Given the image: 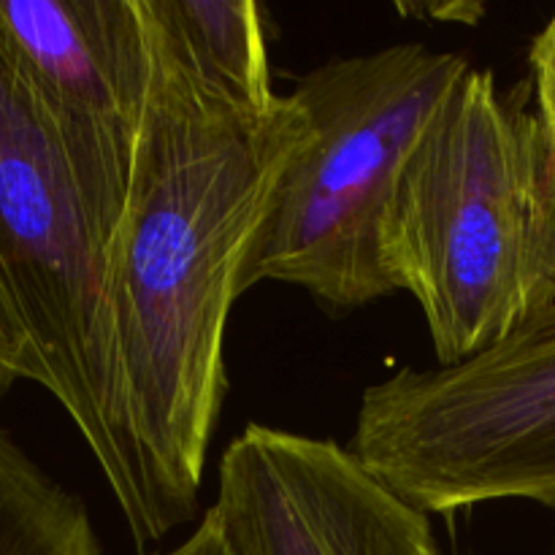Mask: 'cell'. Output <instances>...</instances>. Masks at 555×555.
<instances>
[{
  "instance_id": "1",
  "label": "cell",
  "mask_w": 555,
  "mask_h": 555,
  "mask_svg": "<svg viewBox=\"0 0 555 555\" xmlns=\"http://www.w3.org/2000/svg\"><path fill=\"white\" fill-rule=\"evenodd\" d=\"M152 41L150 103L106 271L125 410L163 540L198 507L238 271L307 117L293 95L238 112L182 68L155 27Z\"/></svg>"
},
{
  "instance_id": "2",
  "label": "cell",
  "mask_w": 555,
  "mask_h": 555,
  "mask_svg": "<svg viewBox=\"0 0 555 555\" xmlns=\"http://www.w3.org/2000/svg\"><path fill=\"white\" fill-rule=\"evenodd\" d=\"M383 263L421 307L439 366L555 304V168L537 114L493 70L469 65L417 139Z\"/></svg>"
},
{
  "instance_id": "3",
  "label": "cell",
  "mask_w": 555,
  "mask_h": 555,
  "mask_svg": "<svg viewBox=\"0 0 555 555\" xmlns=\"http://www.w3.org/2000/svg\"><path fill=\"white\" fill-rule=\"evenodd\" d=\"M469 65L412 41L301 76L291 95L307 135L271 190L238 296L280 282L339 318L396 293L383 263L385 217L417 139Z\"/></svg>"
},
{
  "instance_id": "4",
  "label": "cell",
  "mask_w": 555,
  "mask_h": 555,
  "mask_svg": "<svg viewBox=\"0 0 555 555\" xmlns=\"http://www.w3.org/2000/svg\"><path fill=\"white\" fill-rule=\"evenodd\" d=\"M0 282L43 372L101 466L139 551L157 540L130 434L108 307L106 244L79 182L0 54Z\"/></svg>"
},
{
  "instance_id": "5",
  "label": "cell",
  "mask_w": 555,
  "mask_h": 555,
  "mask_svg": "<svg viewBox=\"0 0 555 555\" xmlns=\"http://www.w3.org/2000/svg\"><path fill=\"white\" fill-rule=\"evenodd\" d=\"M347 450L426 515L555 509V304L464 361L369 385Z\"/></svg>"
},
{
  "instance_id": "6",
  "label": "cell",
  "mask_w": 555,
  "mask_h": 555,
  "mask_svg": "<svg viewBox=\"0 0 555 555\" xmlns=\"http://www.w3.org/2000/svg\"><path fill=\"white\" fill-rule=\"evenodd\" d=\"M0 54L57 139L108 255L155 74L144 0H0Z\"/></svg>"
},
{
  "instance_id": "7",
  "label": "cell",
  "mask_w": 555,
  "mask_h": 555,
  "mask_svg": "<svg viewBox=\"0 0 555 555\" xmlns=\"http://www.w3.org/2000/svg\"><path fill=\"white\" fill-rule=\"evenodd\" d=\"M209 509L236 555H439L431 515L350 450L260 423L222 453Z\"/></svg>"
},
{
  "instance_id": "8",
  "label": "cell",
  "mask_w": 555,
  "mask_h": 555,
  "mask_svg": "<svg viewBox=\"0 0 555 555\" xmlns=\"http://www.w3.org/2000/svg\"><path fill=\"white\" fill-rule=\"evenodd\" d=\"M163 47L228 106L263 114L276 106L266 27L255 0H144Z\"/></svg>"
},
{
  "instance_id": "9",
  "label": "cell",
  "mask_w": 555,
  "mask_h": 555,
  "mask_svg": "<svg viewBox=\"0 0 555 555\" xmlns=\"http://www.w3.org/2000/svg\"><path fill=\"white\" fill-rule=\"evenodd\" d=\"M0 555H103L90 509L0 426Z\"/></svg>"
},
{
  "instance_id": "10",
  "label": "cell",
  "mask_w": 555,
  "mask_h": 555,
  "mask_svg": "<svg viewBox=\"0 0 555 555\" xmlns=\"http://www.w3.org/2000/svg\"><path fill=\"white\" fill-rule=\"evenodd\" d=\"M22 379L43 388L41 363H38L30 339H27L20 318H16L14 307H11V298L5 293L3 282H0V404L11 393V388L22 383Z\"/></svg>"
},
{
  "instance_id": "11",
  "label": "cell",
  "mask_w": 555,
  "mask_h": 555,
  "mask_svg": "<svg viewBox=\"0 0 555 555\" xmlns=\"http://www.w3.org/2000/svg\"><path fill=\"white\" fill-rule=\"evenodd\" d=\"M531 92H534V114L540 119L542 139L555 168V14L542 27L529 49Z\"/></svg>"
},
{
  "instance_id": "12",
  "label": "cell",
  "mask_w": 555,
  "mask_h": 555,
  "mask_svg": "<svg viewBox=\"0 0 555 555\" xmlns=\"http://www.w3.org/2000/svg\"><path fill=\"white\" fill-rule=\"evenodd\" d=\"M163 555H236V553H233V547L228 545L225 531H222L217 515L211 513V509H206V515L201 518V524L195 526L193 534H190L184 542H179L173 551Z\"/></svg>"
}]
</instances>
